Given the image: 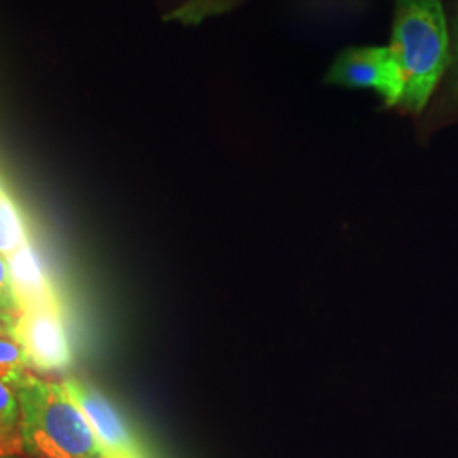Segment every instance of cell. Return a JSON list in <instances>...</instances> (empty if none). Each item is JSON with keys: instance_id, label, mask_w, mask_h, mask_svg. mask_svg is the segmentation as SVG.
<instances>
[{"instance_id": "obj_1", "label": "cell", "mask_w": 458, "mask_h": 458, "mask_svg": "<svg viewBox=\"0 0 458 458\" xmlns=\"http://www.w3.org/2000/svg\"><path fill=\"white\" fill-rule=\"evenodd\" d=\"M389 49L403 83L395 109L421 114L450 64V26L442 0H395Z\"/></svg>"}, {"instance_id": "obj_2", "label": "cell", "mask_w": 458, "mask_h": 458, "mask_svg": "<svg viewBox=\"0 0 458 458\" xmlns=\"http://www.w3.org/2000/svg\"><path fill=\"white\" fill-rule=\"evenodd\" d=\"M19 450L26 458H104L98 438L64 384L26 374L16 386Z\"/></svg>"}, {"instance_id": "obj_3", "label": "cell", "mask_w": 458, "mask_h": 458, "mask_svg": "<svg viewBox=\"0 0 458 458\" xmlns=\"http://www.w3.org/2000/svg\"><path fill=\"white\" fill-rule=\"evenodd\" d=\"M14 340L22 348L30 367L38 370H64L73 360L64 304L21 312L14 325Z\"/></svg>"}, {"instance_id": "obj_4", "label": "cell", "mask_w": 458, "mask_h": 458, "mask_svg": "<svg viewBox=\"0 0 458 458\" xmlns=\"http://www.w3.org/2000/svg\"><path fill=\"white\" fill-rule=\"evenodd\" d=\"M64 387L92 428L102 457L149 458L124 416L98 387L79 377L65 378Z\"/></svg>"}, {"instance_id": "obj_5", "label": "cell", "mask_w": 458, "mask_h": 458, "mask_svg": "<svg viewBox=\"0 0 458 458\" xmlns=\"http://www.w3.org/2000/svg\"><path fill=\"white\" fill-rule=\"evenodd\" d=\"M329 85L372 89L387 107H397L403 94L399 70L389 47L344 49L327 75Z\"/></svg>"}, {"instance_id": "obj_6", "label": "cell", "mask_w": 458, "mask_h": 458, "mask_svg": "<svg viewBox=\"0 0 458 458\" xmlns=\"http://www.w3.org/2000/svg\"><path fill=\"white\" fill-rule=\"evenodd\" d=\"M9 274L21 312L33 308L62 304L60 294L49 278L31 242L7 257Z\"/></svg>"}, {"instance_id": "obj_7", "label": "cell", "mask_w": 458, "mask_h": 458, "mask_svg": "<svg viewBox=\"0 0 458 458\" xmlns=\"http://www.w3.org/2000/svg\"><path fill=\"white\" fill-rule=\"evenodd\" d=\"M30 240V231L13 199L0 187V253L9 257Z\"/></svg>"}, {"instance_id": "obj_8", "label": "cell", "mask_w": 458, "mask_h": 458, "mask_svg": "<svg viewBox=\"0 0 458 458\" xmlns=\"http://www.w3.org/2000/svg\"><path fill=\"white\" fill-rule=\"evenodd\" d=\"M21 408L16 389L0 378V452H19Z\"/></svg>"}, {"instance_id": "obj_9", "label": "cell", "mask_w": 458, "mask_h": 458, "mask_svg": "<svg viewBox=\"0 0 458 458\" xmlns=\"http://www.w3.org/2000/svg\"><path fill=\"white\" fill-rule=\"evenodd\" d=\"M238 4L240 0H183L174 11L172 17L179 19L182 22L196 24L209 17L221 16L234 9Z\"/></svg>"}, {"instance_id": "obj_10", "label": "cell", "mask_w": 458, "mask_h": 458, "mask_svg": "<svg viewBox=\"0 0 458 458\" xmlns=\"http://www.w3.org/2000/svg\"><path fill=\"white\" fill-rule=\"evenodd\" d=\"M28 359L16 340L0 338V378L14 387L28 374Z\"/></svg>"}, {"instance_id": "obj_11", "label": "cell", "mask_w": 458, "mask_h": 458, "mask_svg": "<svg viewBox=\"0 0 458 458\" xmlns=\"http://www.w3.org/2000/svg\"><path fill=\"white\" fill-rule=\"evenodd\" d=\"M442 83L443 107L458 111V14L450 26V64Z\"/></svg>"}, {"instance_id": "obj_12", "label": "cell", "mask_w": 458, "mask_h": 458, "mask_svg": "<svg viewBox=\"0 0 458 458\" xmlns=\"http://www.w3.org/2000/svg\"><path fill=\"white\" fill-rule=\"evenodd\" d=\"M0 314H7L14 318L21 314V308L17 304L13 282H11L7 257H4L2 253H0Z\"/></svg>"}, {"instance_id": "obj_13", "label": "cell", "mask_w": 458, "mask_h": 458, "mask_svg": "<svg viewBox=\"0 0 458 458\" xmlns=\"http://www.w3.org/2000/svg\"><path fill=\"white\" fill-rule=\"evenodd\" d=\"M14 325L16 318L0 314V338H13L14 340Z\"/></svg>"}, {"instance_id": "obj_14", "label": "cell", "mask_w": 458, "mask_h": 458, "mask_svg": "<svg viewBox=\"0 0 458 458\" xmlns=\"http://www.w3.org/2000/svg\"><path fill=\"white\" fill-rule=\"evenodd\" d=\"M0 458H26L21 457L17 452H0Z\"/></svg>"}]
</instances>
